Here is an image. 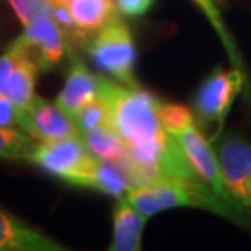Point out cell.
<instances>
[{
  "label": "cell",
  "instance_id": "6da1fadb",
  "mask_svg": "<svg viewBox=\"0 0 251 251\" xmlns=\"http://www.w3.org/2000/svg\"><path fill=\"white\" fill-rule=\"evenodd\" d=\"M98 97L108 108L109 126L127 149L167 135L160 123L162 101L137 85H123L101 77Z\"/></svg>",
  "mask_w": 251,
  "mask_h": 251
},
{
  "label": "cell",
  "instance_id": "7a4b0ae2",
  "mask_svg": "<svg viewBox=\"0 0 251 251\" xmlns=\"http://www.w3.org/2000/svg\"><path fill=\"white\" fill-rule=\"evenodd\" d=\"M28 162L67 184L90 189L98 158L88 150L82 135H72L51 142H38Z\"/></svg>",
  "mask_w": 251,
  "mask_h": 251
},
{
  "label": "cell",
  "instance_id": "3957f363",
  "mask_svg": "<svg viewBox=\"0 0 251 251\" xmlns=\"http://www.w3.org/2000/svg\"><path fill=\"white\" fill-rule=\"evenodd\" d=\"M87 51L103 72L123 85H135V46L129 26L119 17L108 22L87 41Z\"/></svg>",
  "mask_w": 251,
  "mask_h": 251
},
{
  "label": "cell",
  "instance_id": "277c9868",
  "mask_svg": "<svg viewBox=\"0 0 251 251\" xmlns=\"http://www.w3.org/2000/svg\"><path fill=\"white\" fill-rule=\"evenodd\" d=\"M124 198L135 210H139L147 219L157 212L179 207V205H199V207L217 210L215 202L202 191L191 184L175 181V179H162V181L132 188Z\"/></svg>",
  "mask_w": 251,
  "mask_h": 251
},
{
  "label": "cell",
  "instance_id": "5b68a950",
  "mask_svg": "<svg viewBox=\"0 0 251 251\" xmlns=\"http://www.w3.org/2000/svg\"><path fill=\"white\" fill-rule=\"evenodd\" d=\"M245 75L240 70H220L210 74L207 80L201 85L198 98H196V111H198L199 124L202 129H215V135L222 130L224 119L232 106L235 97L243 87Z\"/></svg>",
  "mask_w": 251,
  "mask_h": 251
},
{
  "label": "cell",
  "instance_id": "8992f818",
  "mask_svg": "<svg viewBox=\"0 0 251 251\" xmlns=\"http://www.w3.org/2000/svg\"><path fill=\"white\" fill-rule=\"evenodd\" d=\"M172 135L176 139L178 145L181 147L183 153L186 155L188 162L194 168V172L198 173L204 186L227 207V210L233 209V196L228 193L227 186H225L217 157L210 150L204 135L194 127V124Z\"/></svg>",
  "mask_w": 251,
  "mask_h": 251
},
{
  "label": "cell",
  "instance_id": "52a82bcc",
  "mask_svg": "<svg viewBox=\"0 0 251 251\" xmlns=\"http://www.w3.org/2000/svg\"><path fill=\"white\" fill-rule=\"evenodd\" d=\"M18 127L38 142L82 135L67 113L38 95L28 106L18 108Z\"/></svg>",
  "mask_w": 251,
  "mask_h": 251
},
{
  "label": "cell",
  "instance_id": "ba28073f",
  "mask_svg": "<svg viewBox=\"0 0 251 251\" xmlns=\"http://www.w3.org/2000/svg\"><path fill=\"white\" fill-rule=\"evenodd\" d=\"M39 70H52L69 54V38L51 15H39L23 26L20 34Z\"/></svg>",
  "mask_w": 251,
  "mask_h": 251
},
{
  "label": "cell",
  "instance_id": "9c48e42d",
  "mask_svg": "<svg viewBox=\"0 0 251 251\" xmlns=\"http://www.w3.org/2000/svg\"><path fill=\"white\" fill-rule=\"evenodd\" d=\"M64 247L0 205V251H62Z\"/></svg>",
  "mask_w": 251,
  "mask_h": 251
},
{
  "label": "cell",
  "instance_id": "30bf717a",
  "mask_svg": "<svg viewBox=\"0 0 251 251\" xmlns=\"http://www.w3.org/2000/svg\"><path fill=\"white\" fill-rule=\"evenodd\" d=\"M100 83L101 77L92 74V70L82 61L72 59L65 83L56 98V104L72 118L75 113L98 98Z\"/></svg>",
  "mask_w": 251,
  "mask_h": 251
},
{
  "label": "cell",
  "instance_id": "8fae6325",
  "mask_svg": "<svg viewBox=\"0 0 251 251\" xmlns=\"http://www.w3.org/2000/svg\"><path fill=\"white\" fill-rule=\"evenodd\" d=\"M217 162L228 193L240 202L243 184L251 178V145L240 139L224 140L217 149Z\"/></svg>",
  "mask_w": 251,
  "mask_h": 251
},
{
  "label": "cell",
  "instance_id": "7c38bea8",
  "mask_svg": "<svg viewBox=\"0 0 251 251\" xmlns=\"http://www.w3.org/2000/svg\"><path fill=\"white\" fill-rule=\"evenodd\" d=\"M147 217L135 210L126 198H118L113 210V242L111 251H137L140 250V237Z\"/></svg>",
  "mask_w": 251,
  "mask_h": 251
},
{
  "label": "cell",
  "instance_id": "4fadbf2b",
  "mask_svg": "<svg viewBox=\"0 0 251 251\" xmlns=\"http://www.w3.org/2000/svg\"><path fill=\"white\" fill-rule=\"evenodd\" d=\"M54 3H62L67 7L87 39L119 13L114 0H54Z\"/></svg>",
  "mask_w": 251,
  "mask_h": 251
},
{
  "label": "cell",
  "instance_id": "5bb4252c",
  "mask_svg": "<svg viewBox=\"0 0 251 251\" xmlns=\"http://www.w3.org/2000/svg\"><path fill=\"white\" fill-rule=\"evenodd\" d=\"M38 72V64L34 62V59L28 51L8 74V78L3 87V95L12 98L18 108L28 106L36 97L34 87H36Z\"/></svg>",
  "mask_w": 251,
  "mask_h": 251
},
{
  "label": "cell",
  "instance_id": "9a60e30c",
  "mask_svg": "<svg viewBox=\"0 0 251 251\" xmlns=\"http://www.w3.org/2000/svg\"><path fill=\"white\" fill-rule=\"evenodd\" d=\"M82 139L95 157L106 162L121 163L127 157V145L109 124L82 132Z\"/></svg>",
  "mask_w": 251,
  "mask_h": 251
},
{
  "label": "cell",
  "instance_id": "2e32d148",
  "mask_svg": "<svg viewBox=\"0 0 251 251\" xmlns=\"http://www.w3.org/2000/svg\"><path fill=\"white\" fill-rule=\"evenodd\" d=\"M90 189L101 191V193L111 194L114 198H124L132 189V183L121 163H113L98 158L92 181H90Z\"/></svg>",
  "mask_w": 251,
  "mask_h": 251
},
{
  "label": "cell",
  "instance_id": "e0dca14e",
  "mask_svg": "<svg viewBox=\"0 0 251 251\" xmlns=\"http://www.w3.org/2000/svg\"><path fill=\"white\" fill-rule=\"evenodd\" d=\"M38 140L22 129L0 127V160L8 162H28Z\"/></svg>",
  "mask_w": 251,
  "mask_h": 251
},
{
  "label": "cell",
  "instance_id": "ac0fdd59",
  "mask_svg": "<svg viewBox=\"0 0 251 251\" xmlns=\"http://www.w3.org/2000/svg\"><path fill=\"white\" fill-rule=\"evenodd\" d=\"M72 119L75 126H77V129L80 130V134L85 132V130L98 127V126L109 124L108 108L100 97L95 100V101L87 104L85 108H82L80 111L75 113Z\"/></svg>",
  "mask_w": 251,
  "mask_h": 251
},
{
  "label": "cell",
  "instance_id": "d6986e66",
  "mask_svg": "<svg viewBox=\"0 0 251 251\" xmlns=\"http://www.w3.org/2000/svg\"><path fill=\"white\" fill-rule=\"evenodd\" d=\"M160 123L168 134H175L194 124V118L189 109L181 106V104L162 103V106H160Z\"/></svg>",
  "mask_w": 251,
  "mask_h": 251
},
{
  "label": "cell",
  "instance_id": "ffe728a7",
  "mask_svg": "<svg viewBox=\"0 0 251 251\" xmlns=\"http://www.w3.org/2000/svg\"><path fill=\"white\" fill-rule=\"evenodd\" d=\"M8 3L23 26L39 15H51L52 10L49 0H8Z\"/></svg>",
  "mask_w": 251,
  "mask_h": 251
},
{
  "label": "cell",
  "instance_id": "44dd1931",
  "mask_svg": "<svg viewBox=\"0 0 251 251\" xmlns=\"http://www.w3.org/2000/svg\"><path fill=\"white\" fill-rule=\"evenodd\" d=\"M0 127L20 129L18 127V106L12 98L0 93Z\"/></svg>",
  "mask_w": 251,
  "mask_h": 251
},
{
  "label": "cell",
  "instance_id": "7402d4cb",
  "mask_svg": "<svg viewBox=\"0 0 251 251\" xmlns=\"http://www.w3.org/2000/svg\"><path fill=\"white\" fill-rule=\"evenodd\" d=\"M155 0H114L118 12L126 17H140L152 8Z\"/></svg>",
  "mask_w": 251,
  "mask_h": 251
},
{
  "label": "cell",
  "instance_id": "603a6c76",
  "mask_svg": "<svg viewBox=\"0 0 251 251\" xmlns=\"http://www.w3.org/2000/svg\"><path fill=\"white\" fill-rule=\"evenodd\" d=\"M196 3L199 5L201 8L204 10L205 15L210 18V22H212L215 25V28H217V31L222 34V38H224V41L228 44V38H227V34H225V29L222 26V22H220V17H219V12H217V8H215V5L214 2L215 0H194Z\"/></svg>",
  "mask_w": 251,
  "mask_h": 251
},
{
  "label": "cell",
  "instance_id": "cb8c5ba5",
  "mask_svg": "<svg viewBox=\"0 0 251 251\" xmlns=\"http://www.w3.org/2000/svg\"><path fill=\"white\" fill-rule=\"evenodd\" d=\"M240 204L247 205V207L251 209V178L247 179L243 184V191H242V196H240Z\"/></svg>",
  "mask_w": 251,
  "mask_h": 251
}]
</instances>
